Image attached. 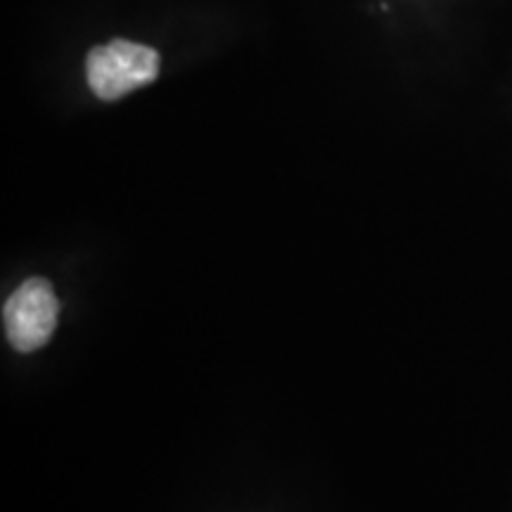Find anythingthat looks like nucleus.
<instances>
[{
	"label": "nucleus",
	"instance_id": "obj_1",
	"mask_svg": "<svg viewBox=\"0 0 512 512\" xmlns=\"http://www.w3.org/2000/svg\"><path fill=\"white\" fill-rule=\"evenodd\" d=\"M157 76V50L147 48L143 43H131L119 38V41L107 43V46L93 48L86 57L88 86L105 102L124 98L136 88H143L155 81Z\"/></svg>",
	"mask_w": 512,
	"mask_h": 512
},
{
	"label": "nucleus",
	"instance_id": "obj_2",
	"mask_svg": "<svg viewBox=\"0 0 512 512\" xmlns=\"http://www.w3.org/2000/svg\"><path fill=\"white\" fill-rule=\"evenodd\" d=\"M60 302L46 278L22 283L5 302L3 323L8 342L22 354L46 347L57 328Z\"/></svg>",
	"mask_w": 512,
	"mask_h": 512
}]
</instances>
